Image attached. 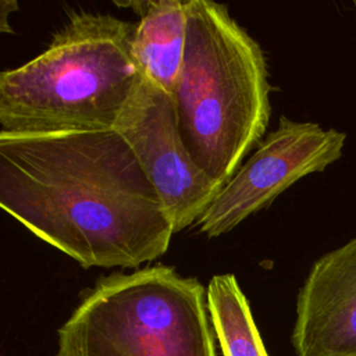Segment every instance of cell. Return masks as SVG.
Returning <instances> with one entry per match:
<instances>
[{
  "instance_id": "cell-5",
  "label": "cell",
  "mask_w": 356,
  "mask_h": 356,
  "mask_svg": "<svg viewBox=\"0 0 356 356\" xmlns=\"http://www.w3.org/2000/svg\"><path fill=\"white\" fill-rule=\"evenodd\" d=\"M114 129L157 192L174 234L197 222L224 186L199 167L186 147L172 96L142 76Z\"/></svg>"
},
{
  "instance_id": "cell-3",
  "label": "cell",
  "mask_w": 356,
  "mask_h": 356,
  "mask_svg": "<svg viewBox=\"0 0 356 356\" xmlns=\"http://www.w3.org/2000/svg\"><path fill=\"white\" fill-rule=\"evenodd\" d=\"M185 3V56L172 99L192 157L224 186L266 134L273 86L263 49L227 4Z\"/></svg>"
},
{
  "instance_id": "cell-6",
  "label": "cell",
  "mask_w": 356,
  "mask_h": 356,
  "mask_svg": "<svg viewBox=\"0 0 356 356\" xmlns=\"http://www.w3.org/2000/svg\"><path fill=\"white\" fill-rule=\"evenodd\" d=\"M345 142L342 131L281 115L278 127L261 139L199 218L200 232L207 238L229 232L296 181L338 161Z\"/></svg>"
},
{
  "instance_id": "cell-1",
  "label": "cell",
  "mask_w": 356,
  "mask_h": 356,
  "mask_svg": "<svg viewBox=\"0 0 356 356\" xmlns=\"http://www.w3.org/2000/svg\"><path fill=\"white\" fill-rule=\"evenodd\" d=\"M0 206L83 268H139L174 235L161 200L115 129L0 132Z\"/></svg>"
},
{
  "instance_id": "cell-9",
  "label": "cell",
  "mask_w": 356,
  "mask_h": 356,
  "mask_svg": "<svg viewBox=\"0 0 356 356\" xmlns=\"http://www.w3.org/2000/svg\"><path fill=\"white\" fill-rule=\"evenodd\" d=\"M207 310L222 356H268L249 302L234 274H216L206 288Z\"/></svg>"
},
{
  "instance_id": "cell-7",
  "label": "cell",
  "mask_w": 356,
  "mask_h": 356,
  "mask_svg": "<svg viewBox=\"0 0 356 356\" xmlns=\"http://www.w3.org/2000/svg\"><path fill=\"white\" fill-rule=\"evenodd\" d=\"M291 339L298 356H356V236L312 264Z\"/></svg>"
},
{
  "instance_id": "cell-11",
  "label": "cell",
  "mask_w": 356,
  "mask_h": 356,
  "mask_svg": "<svg viewBox=\"0 0 356 356\" xmlns=\"http://www.w3.org/2000/svg\"><path fill=\"white\" fill-rule=\"evenodd\" d=\"M352 6H353V11H355V18H356V0L352 3Z\"/></svg>"
},
{
  "instance_id": "cell-8",
  "label": "cell",
  "mask_w": 356,
  "mask_h": 356,
  "mask_svg": "<svg viewBox=\"0 0 356 356\" xmlns=\"http://www.w3.org/2000/svg\"><path fill=\"white\" fill-rule=\"evenodd\" d=\"M131 7L139 17L131 44L132 58L142 76L174 96L184 65L188 11L181 0L115 3Z\"/></svg>"
},
{
  "instance_id": "cell-4",
  "label": "cell",
  "mask_w": 356,
  "mask_h": 356,
  "mask_svg": "<svg viewBox=\"0 0 356 356\" xmlns=\"http://www.w3.org/2000/svg\"><path fill=\"white\" fill-rule=\"evenodd\" d=\"M54 356H216L206 288L164 264L102 275L57 330Z\"/></svg>"
},
{
  "instance_id": "cell-2",
  "label": "cell",
  "mask_w": 356,
  "mask_h": 356,
  "mask_svg": "<svg viewBox=\"0 0 356 356\" xmlns=\"http://www.w3.org/2000/svg\"><path fill=\"white\" fill-rule=\"evenodd\" d=\"M134 32L110 13H71L42 53L0 74V132L114 129L142 78Z\"/></svg>"
},
{
  "instance_id": "cell-10",
  "label": "cell",
  "mask_w": 356,
  "mask_h": 356,
  "mask_svg": "<svg viewBox=\"0 0 356 356\" xmlns=\"http://www.w3.org/2000/svg\"><path fill=\"white\" fill-rule=\"evenodd\" d=\"M0 31L3 33H13V28L7 22V15L13 11L18 10V4L15 0H1L0 1Z\"/></svg>"
}]
</instances>
